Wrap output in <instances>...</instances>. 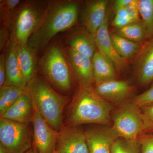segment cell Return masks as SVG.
<instances>
[{
	"instance_id": "cell-1",
	"label": "cell",
	"mask_w": 153,
	"mask_h": 153,
	"mask_svg": "<svg viewBox=\"0 0 153 153\" xmlns=\"http://www.w3.org/2000/svg\"><path fill=\"white\" fill-rule=\"evenodd\" d=\"M78 12L79 6L76 2H49L41 25L30 37L27 45L36 50L44 47L55 35L75 25Z\"/></svg>"
},
{
	"instance_id": "cell-2",
	"label": "cell",
	"mask_w": 153,
	"mask_h": 153,
	"mask_svg": "<svg viewBox=\"0 0 153 153\" xmlns=\"http://www.w3.org/2000/svg\"><path fill=\"white\" fill-rule=\"evenodd\" d=\"M112 108L111 103L97 95L92 87L80 86L68 111L67 126L88 123L109 126Z\"/></svg>"
},
{
	"instance_id": "cell-3",
	"label": "cell",
	"mask_w": 153,
	"mask_h": 153,
	"mask_svg": "<svg viewBox=\"0 0 153 153\" xmlns=\"http://www.w3.org/2000/svg\"><path fill=\"white\" fill-rule=\"evenodd\" d=\"M33 105L54 130L59 132L64 127L63 109L67 98L57 93L39 77L35 76L26 87Z\"/></svg>"
},
{
	"instance_id": "cell-4",
	"label": "cell",
	"mask_w": 153,
	"mask_h": 153,
	"mask_svg": "<svg viewBox=\"0 0 153 153\" xmlns=\"http://www.w3.org/2000/svg\"><path fill=\"white\" fill-rule=\"evenodd\" d=\"M49 2L28 1L20 4L11 23V36L18 44H27L44 19Z\"/></svg>"
},
{
	"instance_id": "cell-5",
	"label": "cell",
	"mask_w": 153,
	"mask_h": 153,
	"mask_svg": "<svg viewBox=\"0 0 153 153\" xmlns=\"http://www.w3.org/2000/svg\"><path fill=\"white\" fill-rule=\"evenodd\" d=\"M43 74L60 90L67 92L71 89V74L67 61L60 47L53 45L47 49L40 62Z\"/></svg>"
},
{
	"instance_id": "cell-6",
	"label": "cell",
	"mask_w": 153,
	"mask_h": 153,
	"mask_svg": "<svg viewBox=\"0 0 153 153\" xmlns=\"http://www.w3.org/2000/svg\"><path fill=\"white\" fill-rule=\"evenodd\" d=\"M112 120L113 127L119 137L136 140L145 134L140 108L131 101L122 103L115 111Z\"/></svg>"
},
{
	"instance_id": "cell-7",
	"label": "cell",
	"mask_w": 153,
	"mask_h": 153,
	"mask_svg": "<svg viewBox=\"0 0 153 153\" xmlns=\"http://www.w3.org/2000/svg\"><path fill=\"white\" fill-rule=\"evenodd\" d=\"M30 124L0 118V144L9 153H25L33 146Z\"/></svg>"
},
{
	"instance_id": "cell-8",
	"label": "cell",
	"mask_w": 153,
	"mask_h": 153,
	"mask_svg": "<svg viewBox=\"0 0 153 153\" xmlns=\"http://www.w3.org/2000/svg\"><path fill=\"white\" fill-rule=\"evenodd\" d=\"M34 106V105H33ZM32 148L36 153H54L57 142V131L50 126L34 106Z\"/></svg>"
},
{
	"instance_id": "cell-9",
	"label": "cell",
	"mask_w": 153,
	"mask_h": 153,
	"mask_svg": "<svg viewBox=\"0 0 153 153\" xmlns=\"http://www.w3.org/2000/svg\"><path fill=\"white\" fill-rule=\"evenodd\" d=\"M57 153H88L85 131L76 127L64 126L57 132Z\"/></svg>"
},
{
	"instance_id": "cell-10",
	"label": "cell",
	"mask_w": 153,
	"mask_h": 153,
	"mask_svg": "<svg viewBox=\"0 0 153 153\" xmlns=\"http://www.w3.org/2000/svg\"><path fill=\"white\" fill-rule=\"evenodd\" d=\"M85 133L88 153H111L113 143L119 137L112 126L94 127Z\"/></svg>"
},
{
	"instance_id": "cell-11",
	"label": "cell",
	"mask_w": 153,
	"mask_h": 153,
	"mask_svg": "<svg viewBox=\"0 0 153 153\" xmlns=\"http://www.w3.org/2000/svg\"><path fill=\"white\" fill-rule=\"evenodd\" d=\"M94 89L101 98L111 103L117 104L126 102L133 90L128 81L116 79L96 84Z\"/></svg>"
},
{
	"instance_id": "cell-12",
	"label": "cell",
	"mask_w": 153,
	"mask_h": 153,
	"mask_svg": "<svg viewBox=\"0 0 153 153\" xmlns=\"http://www.w3.org/2000/svg\"><path fill=\"white\" fill-rule=\"evenodd\" d=\"M108 27V18L107 16L104 23L96 34V45L99 51L112 62L116 70L122 71L126 68V62L125 59L118 53L114 48L111 39Z\"/></svg>"
},
{
	"instance_id": "cell-13",
	"label": "cell",
	"mask_w": 153,
	"mask_h": 153,
	"mask_svg": "<svg viewBox=\"0 0 153 153\" xmlns=\"http://www.w3.org/2000/svg\"><path fill=\"white\" fill-rule=\"evenodd\" d=\"M135 63L138 82L146 86L153 81V38L145 41Z\"/></svg>"
},
{
	"instance_id": "cell-14",
	"label": "cell",
	"mask_w": 153,
	"mask_h": 153,
	"mask_svg": "<svg viewBox=\"0 0 153 153\" xmlns=\"http://www.w3.org/2000/svg\"><path fill=\"white\" fill-rule=\"evenodd\" d=\"M66 54L74 74L80 86L91 87L94 82L91 58L68 47Z\"/></svg>"
},
{
	"instance_id": "cell-15",
	"label": "cell",
	"mask_w": 153,
	"mask_h": 153,
	"mask_svg": "<svg viewBox=\"0 0 153 153\" xmlns=\"http://www.w3.org/2000/svg\"><path fill=\"white\" fill-rule=\"evenodd\" d=\"M108 3L105 0L90 1L82 12V24L87 31L94 37L107 16L106 11Z\"/></svg>"
},
{
	"instance_id": "cell-16",
	"label": "cell",
	"mask_w": 153,
	"mask_h": 153,
	"mask_svg": "<svg viewBox=\"0 0 153 153\" xmlns=\"http://www.w3.org/2000/svg\"><path fill=\"white\" fill-rule=\"evenodd\" d=\"M17 42L11 36L6 48V79L4 85H13L26 89L27 84L22 76L17 55Z\"/></svg>"
},
{
	"instance_id": "cell-17",
	"label": "cell",
	"mask_w": 153,
	"mask_h": 153,
	"mask_svg": "<svg viewBox=\"0 0 153 153\" xmlns=\"http://www.w3.org/2000/svg\"><path fill=\"white\" fill-rule=\"evenodd\" d=\"M34 108L27 88L25 93L7 110L1 118L19 123L30 124L33 120Z\"/></svg>"
},
{
	"instance_id": "cell-18",
	"label": "cell",
	"mask_w": 153,
	"mask_h": 153,
	"mask_svg": "<svg viewBox=\"0 0 153 153\" xmlns=\"http://www.w3.org/2000/svg\"><path fill=\"white\" fill-rule=\"evenodd\" d=\"M16 50L20 70L27 85L36 76V50L27 44H17Z\"/></svg>"
},
{
	"instance_id": "cell-19",
	"label": "cell",
	"mask_w": 153,
	"mask_h": 153,
	"mask_svg": "<svg viewBox=\"0 0 153 153\" xmlns=\"http://www.w3.org/2000/svg\"><path fill=\"white\" fill-rule=\"evenodd\" d=\"M91 60L95 84L116 79L114 65L102 52L96 51Z\"/></svg>"
},
{
	"instance_id": "cell-20",
	"label": "cell",
	"mask_w": 153,
	"mask_h": 153,
	"mask_svg": "<svg viewBox=\"0 0 153 153\" xmlns=\"http://www.w3.org/2000/svg\"><path fill=\"white\" fill-rule=\"evenodd\" d=\"M69 48L92 59L97 46L95 37L87 33L72 36L68 40Z\"/></svg>"
},
{
	"instance_id": "cell-21",
	"label": "cell",
	"mask_w": 153,
	"mask_h": 153,
	"mask_svg": "<svg viewBox=\"0 0 153 153\" xmlns=\"http://www.w3.org/2000/svg\"><path fill=\"white\" fill-rule=\"evenodd\" d=\"M111 39L118 53L124 59H129L137 55L142 45L123 38L115 33L110 34Z\"/></svg>"
},
{
	"instance_id": "cell-22",
	"label": "cell",
	"mask_w": 153,
	"mask_h": 153,
	"mask_svg": "<svg viewBox=\"0 0 153 153\" xmlns=\"http://www.w3.org/2000/svg\"><path fill=\"white\" fill-rule=\"evenodd\" d=\"M26 89L6 85L0 87V116L4 113L25 93Z\"/></svg>"
},
{
	"instance_id": "cell-23",
	"label": "cell",
	"mask_w": 153,
	"mask_h": 153,
	"mask_svg": "<svg viewBox=\"0 0 153 153\" xmlns=\"http://www.w3.org/2000/svg\"><path fill=\"white\" fill-rule=\"evenodd\" d=\"M139 9L146 40L153 38V0H138Z\"/></svg>"
},
{
	"instance_id": "cell-24",
	"label": "cell",
	"mask_w": 153,
	"mask_h": 153,
	"mask_svg": "<svg viewBox=\"0 0 153 153\" xmlns=\"http://www.w3.org/2000/svg\"><path fill=\"white\" fill-rule=\"evenodd\" d=\"M115 33L137 43H140L146 40V33L141 21L132 23L123 27L116 29Z\"/></svg>"
},
{
	"instance_id": "cell-25",
	"label": "cell",
	"mask_w": 153,
	"mask_h": 153,
	"mask_svg": "<svg viewBox=\"0 0 153 153\" xmlns=\"http://www.w3.org/2000/svg\"><path fill=\"white\" fill-rule=\"evenodd\" d=\"M0 17L1 26L10 30L11 23L17 9L21 3L19 0H1L0 1Z\"/></svg>"
},
{
	"instance_id": "cell-26",
	"label": "cell",
	"mask_w": 153,
	"mask_h": 153,
	"mask_svg": "<svg viewBox=\"0 0 153 153\" xmlns=\"http://www.w3.org/2000/svg\"><path fill=\"white\" fill-rule=\"evenodd\" d=\"M111 153H141L138 139H126L119 137L113 143Z\"/></svg>"
},
{
	"instance_id": "cell-27",
	"label": "cell",
	"mask_w": 153,
	"mask_h": 153,
	"mask_svg": "<svg viewBox=\"0 0 153 153\" xmlns=\"http://www.w3.org/2000/svg\"><path fill=\"white\" fill-rule=\"evenodd\" d=\"M144 124L145 133H153V103L140 108Z\"/></svg>"
},
{
	"instance_id": "cell-28",
	"label": "cell",
	"mask_w": 153,
	"mask_h": 153,
	"mask_svg": "<svg viewBox=\"0 0 153 153\" xmlns=\"http://www.w3.org/2000/svg\"><path fill=\"white\" fill-rule=\"evenodd\" d=\"M133 23H135V22L129 16L126 8L120 9L115 11V16L113 21L112 25L116 29L123 27Z\"/></svg>"
},
{
	"instance_id": "cell-29",
	"label": "cell",
	"mask_w": 153,
	"mask_h": 153,
	"mask_svg": "<svg viewBox=\"0 0 153 153\" xmlns=\"http://www.w3.org/2000/svg\"><path fill=\"white\" fill-rule=\"evenodd\" d=\"M139 107L153 103V84L145 92L136 96L131 101Z\"/></svg>"
},
{
	"instance_id": "cell-30",
	"label": "cell",
	"mask_w": 153,
	"mask_h": 153,
	"mask_svg": "<svg viewBox=\"0 0 153 153\" xmlns=\"http://www.w3.org/2000/svg\"><path fill=\"white\" fill-rule=\"evenodd\" d=\"M141 153H153V133L144 134L138 139Z\"/></svg>"
},
{
	"instance_id": "cell-31",
	"label": "cell",
	"mask_w": 153,
	"mask_h": 153,
	"mask_svg": "<svg viewBox=\"0 0 153 153\" xmlns=\"http://www.w3.org/2000/svg\"><path fill=\"white\" fill-rule=\"evenodd\" d=\"M129 16L135 22H141L140 19L138 0H133L129 4L126 8Z\"/></svg>"
},
{
	"instance_id": "cell-32",
	"label": "cell",
	"mask_w": 153,
	"mask_h": 153,
	"mask_svg": "<svg viewBox=\"0 0 153 153\" xmlns=\"http://www.w3.org/2000/svg\"><path fill=\"white\" fill-rule=\"evenodd\" d=\"M9 28L1 26L0 30V50L1 52L5 51V48H7V45L10 38H9Z\"/></svg>"
},
{
	"instance_id": "cell-33",
	"label": "cell",
	"mask_w": 153,
	"mask_h": 153,
	"mask_svg": "<svg viewBox=\"0 0 153 153\" xmlns=\"http://www.w3.org/2000/svg\"><path fill=\"white\" fill-rule=\"evenodd\" d=\"M6 50L0 56V87L4 86L6 82Z\"/></svg>"
},
{
	"instance_id": "cell-34",
	"label": "cell",
	"mask_w": 153,
	"mask_h": 153,
	"mask_svg": "<svg viewBox=\"0 0 153 153\" xmlns=\"http://www.w3.org/2000/svg\"><path fill=\"white\" fill-rule=\"evenodd\" d=\"M133 0H117L114 2V9L116 11L120 9L126 8Z\"/></svg>"
},
{
	"instance_id": "cell-35",
	"label": "cell",
	"mask_w": 153,
	"mask_h": 153,
	"mask_svg": "<svg viewBox=\"0 0 153 153\" xmlns=\"http://www.w3.org/2000/svg\"><path fill=\"white\" fill-rule=\"evenodd\" d=\"M0 153H9L2 145L0 144Z\"/></svg>"
},
{
	"instance_id": "cell-36",
	"label": "cell",
	"mask_w": 153,
	"mask_h": 153,
	"mask_svg": "<svg viewBox=\"0 0 153 153\" xmlns=\"http://www.w3.org/2000/svg\"><path fill=\"white\" fill-rule=\"evenodd\" d=\"M25 153H36V152L34 151V150L33 149V148L30 149V150H29V151H28L27 152H26Z\"/></svg>"
},
{
	"instance_id": "cell-37",
	"label": "cell",
	"mask_w": 153,
	"mask_h": 153,
	"mask_svg": "<svg viewBox=\"0 0 153 153\" xmlns=\"http://www.w3.org/2000/svg\"><path fill=\"white\" fill-rule=\"evenodd\" d=\"M57 153V152H56V151H55V153Z\"/></svg>"
}]
</instances>
